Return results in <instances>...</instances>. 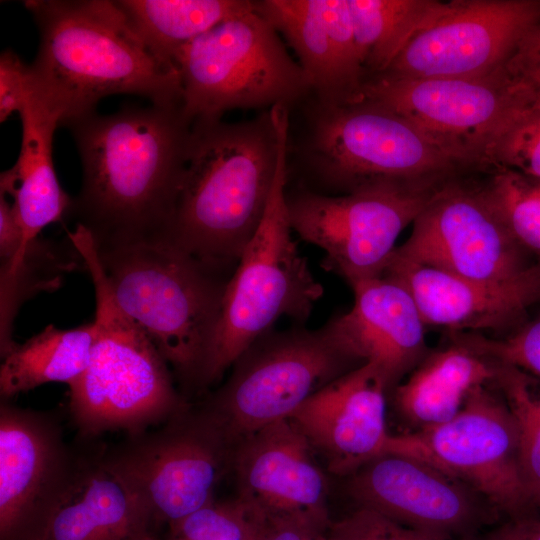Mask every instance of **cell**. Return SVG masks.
<instances>
[{
  "label": "cell",
  "instance_id": "obj_1",
  "mask_svg": "<svg viewBox=\"0 0 540 540\" xmlns=\"http://www.w3.org/2000/svg\"><path fill=\"white\" fill-rule=\"evenodd\" d=\"M183 106H125L67 127L83 168L68 214L97 247L164 236L172 217L191 135Z\"/></svg>",
  "mask_w": 540,
  "mask_h": 540
},
{
  "label": "cell",
  "instance_id": "obj_2",
  "mask_svg": "<svg viewBox=\"0 0 540 540\" xmlns=\"http://www.w3.org/2000/svg\"><path fill=\"white\" fill-rule=\"evenodd\" d=\"M40 34L30 65L34 91L60 125L96 112L112 94L183 106L179 69L156 57L110 0H27Z\"/></svg>",
  "mask_w": 540,
  "mask_h": 540
},
{
  "label": "cell",
  "instance_id": "obj_3",
  "mask_svg": "<svg viewBox=\"0 0 540 540\" xmlns=\"http://www.w3.org/2000/svg\"><path fill=\"white\" fill-rule=\"evenodd\" d=\"M278 157L266 111L249 121L193 122L172 217L163 237L232 275L267 205Z\"/></svg>",
  "mask_w": 540,
  "mask_h": 540
},
{
  "label": "cell",
  "instance_id": "obj_4",
  "mask_svg": "<svg viewBox=\"0 0 540 540\" xmlns=\"http://www.w3.org/2000/svg\"><path fill=\"white\" fill-rule=\"evenodd\" d=\"M96 249L119 308L148 336L184 390L197 392L231 276L163 236Z\"/></svg>",
  "mask_w": 540,
  "mask_h": 540
},
{
  "label": "cell",
  "instance_id": "obj_5",
  "mask_svg": "<svg viewBox=\"0 0 540 540\" xmlns=\"http://www.w3.org/2000/svg\"><path fill=\"white\" fill-rule=\"evenodd\" d=\"M67 237L79 251L95 292V338L90 362L69 385V412L78 433L135 434L157 426L190 404L148 336L117 305L91 233L76 225Z\"/></svg>",
  "mask_w": 540,
  "mask_h": 540
},
{
  "label": "cell",
  "instance_id": "obj_6",
  "mask_svg": "<svg viewBox=\"0 0 540 540\" xmlns=\"http://www.w3.org/2000/svg\"><path fill=\"white\" fill-rule=\"evenodd\" d=\"M278 157L262 220L245 247L223 296L219 321L202 367L198 391L221 379L229 367L281 317L303 325L323 287L292 238L286 188L289 110L275 107Z\"/></svg>",
  "mask_w": 540,
  "mask_h": 540
},
{
  "label": "cell",
  "instance_id": "obj_7",
  "mask_svg": "<svg viewBox=\"0 0 540 540\" xmlns=\"http://www.w3.org/2000/svg\"><path fill=\"white\" fill-rule=\"evenodd\" d=\"M306 159L317 193L378 184L441 187L465 167L401 116L363 100L317 103Z\"/></svg>",
  "mask_w": 540,
  "mask_h": 540
},
{
  "label": "cell",
  "instance_id": "obj_8",
  "mask_svg": "<svg viewBox=\"0 0 540 540\" xmlns=\"http://www.w3.org/2000/svg\"><path fill=\"white\" fill-rule=\"evenodd\" d=\"M361 365L337 317L314 330L303 325L271 329L236 360L228 380L200 406L236 445L289 418L317 391Z\"/></svg>",
  "mask_w": 540,
  "mask_h": 540
},
{
  "label": "cell",
  "instance_id": "obj_9",
  "mask_svg": "<svg viewBox=\"0 0 540 540\" xmlns=\"http://www.w3.org/2000/svg\"><path fill=\"white\" fill-rule=\"evenodd\" d=\"M183 111L191 121L233 109L290 107L313 92L299 62L255 7L185 45L176 57Z\"/></svg>",
  "mask_w": 540,
  "mask_h": 540
},
{
  "label": "cell",
  "instance_id": "obj_10",
  "mask_svg": "<svg viewBox=\"0 0 540 540\" xmlns=\"http://www.w3.org/2000/svg\"><path fill=\"white\" fill-rule=\"evenodd\" d=\"M235 445L203 408L188 406L163 423L130 434L104 452L135 491L152 522L169 526L210 503Z\"/></svg>",
  "mask_w": 540,
  "mask_h": 540
},
{
  "label": "cell",
  "instance_id": "obj_11",
  "mask_svg": "<svg viewBox=\"0 0 540 540\" xmlns=\"http://www.w3.org/2000/svg\"><path fill=\"white\" fill-rule=\"evenodd\" d=\"M442 187L378 184L335 196L300 186L286 191L289 222L325 252L323 269L351 285L382 275L400 233Z\"/></svg>",
  "mask_w": 540,
  "mask_h": 540
},
{
  "label": "cell",
  "instance_id": "obj_12",
  "mask_svg": "<svg viewBox=\"0 0 540 540\" xmlns=\"http://www.w3.org/2000/svg\"><path fill=\"white\" fill-rule=\"evenodd\" d=\"M503 66L470 79L369 77L353 101L392 111L463 166L480 168L488 146L532 104Z\"/></svg>",
  "mask_w": 540,
  "mask_h": 540
},
{
  "label": "cell",
  "instance_id": "obj_13",
  "mask_svg": "<svg viewBox=\"0 0 540 540\" xmlns=\"http://www.w3.org/2000/svg\"><path fill=\"white\" fill-rule=\"evenodd\" d=\"M384 453L423 460L514 517L530 501L520 470L515 417L485 386L473 391L451 419L415 433L390 435Z\"/></svg>",
  "mask_w": 540,
  "mask_h": 540
},
{
  "label": "cell",
  "instance_id": "obj_14",
  "mask_svg": "<svg viewBox=\"0 0 540 540\" xmlns=\"http://www.w3.org/2000/svg\"><path fill=\"white\" fill-rule=\"evenodd\" d=\"M540 21L536 0H455L376 76L470 79L501 68ZM374 77V76H373Z\"/></svg>",
  "mask_w": 540,
  "mask_h": 540
},
{
  "label": "cell",
  "instance_id": "obj_15",
  "mask_svg": "<svg viewBox=\"0 0 540 540\" xmlns=\"http://www.w3.org/2000/svg\"><path fill=\"white\" fill-rule=\"evenodd\" d=\"M515 240L479 188L449 182L413 222L393 255L465 278L504 281L528 267Z\"/></svg>",
  "mask_w": 540,
  "mask_h": 540
},
{
  "label": "cell",
  "instance_id": "obj_16",
  "mask_svg": "<svg viewBox=\"0 0 540 540\" xmlns=\"http://www.w3.org/2000/svg\"><path fill=\"white\" fill-rule=\"evenodd\" d=\"M80 463L52 414L1 399L0 540H34Z\"/></svg>",
  "mask_w": 540,
  "mask_h": 540
},
{
  "label": "cell",
  "instance_id": "obj_17",
  "mask_svg": "<svg viewBox=\"0 0 540 540\" xmlns=\"http://www.w3.org/2000/svg\"><path fill=\"white\" fill-rule=\"evenodd\" d=\"M306 437L289 419L240 440L232 469L238 499L250 510L320 536L329 527L328 483Z\"/></svg>",
  "mask_w": 540,
  "mask_h": 540
},
{
  "label": "cell",
  "instance_id": "obj_18",
  "mask_svg": "<svg viewBox=\"0 0 540 540\" xmlns=\"http://www.w3.org/2000/svg\"><path fill=\"white\" fill-rule=\"evenodd\" d=\"M388 388L379 369L365 363L317 391L289 419L330 472L349 476L384 453Z\"/></svg>",
  "mask_w": 540,
  "mask_h": 540
},
{
  "label": "cell",
  "instance_id": "obj_19",
  "mask_svg": "<svg viewBox=\"0 0 540 540\" xmlns=\"http://www.w3.org/2000/svg\"><path fill=\"white\" fill-rule=\"evenodd\" d=\"M347 487L361 507L448 537L471 531L480 520L478 505L463 482L408 455L375 457L349 475Z\"/></svg>",
  "mask_w": 540,
  "mask_h": 540
},
{
  "label": "cell",
  "instance_id": "obj_20",
  "mask_svg": "<svg viewBox=\"0 0 540 540\" xmlns=\"http://www.w3.org/2000/svg\"><path fill=\"white\" fill-rule=\"evenodd\" d=\"M255 7L294 49L317 103L340 105L356 98L365 73L348 0H263Z\"/></svg>",
  "mask_w": 540,
  "mask_h": 540
},
{
  "label": "cell",
  "instance_id": "obj_21",
  "mask_svg": "<svg viewBox=\"0 0 540 540\" xmlns=\"http://www.w3.org/2000/svg\"><path fill=\"white\" fill-rule=\"evenodd\" d=\"M411 294L425 325L453 331L496 329L540 296V268L504 281L465 278L391 255L383 273Z\"/></svg>",
  "mask_w": 540,
  "mask_h": 540
},
{
  "label": "cell",
  "instance_id": "obj_22",
  "mask_svg": "<svg viewBox=\"0 0 540 540\" xmlns=\"http://www.w3.org/2000/svg\"><path fill=\"white\" fill-rule=\"evenodd\" d=\"M350 286L354 304L337 316L341 332L354 357L375 365L390 387L421 361L426 325L399 282L381 275Z\"/></svg>",
  "mask_w": 540,
  "mask_h": 540
},
{
  "label": "cell",
  "instance_id": "obj_23",
  "mask_svg": "<svg viewBox=\"0 0 540 540\" xmlns=\"http://www.w3.org/2000/svg\"><path fill=\"white\" fill-rule=\"evenodd\" d=\"M139 496L103 457L81 459L69 489L34 540H130L149 530Z\"/></svg>",
  "mask_w": 540,
  "mask_h": 540
},
{
  "label": "cell",
  "instance_id": "obj_24",
  "mask_svg": "<svg viewBox=\"0 0 540 540\" xmlns=\"http://www.w3.org/2000/svg\"><path fill=\"white\" fill-rule=\"evenodd\" d=\"M19 115L20 153L15 165L1 173L0 191L12 198L25 249L44 227L68 215L72 198L59 184L53 163V135L60 126L59 114L33 90Z\"/></svg>",
  "mask_w": 540,
  "mask_h": 540
},
{
  "label": "cell",
  "instance_id": "obj_25",
  "mask_svg": "<svg viewBox=\"0 0 540 540\" xmlns=\"http://www.w3.org/2000/svg\"><path fill=\"white\" fill-rule=\"evenodd\" d=\"M497 367L457 340L419 362L396 387V406L420 429L443 423L459 412L473 391L496 380Z\"/></svg>",
  "mask_w": 540,
  "mask_h": 540
},
{
  "label": "cell",
  "instance_id": "obj_26",
  "mask_svg": "<svg viewBox=\"0 0 540 540\" xmlns=\"http://www.w3.org/2000/svg\"><path fill=\"white\" fill-rule=\"evenodd\" d=\"M95 338L94 323L72 329L50 324L40 333L15 346L2 357L1 399L51 382L76 381L86 370Z\"/></svg>",
  "mask_w": 540,
  "mask_h": 540
},
{
  "label": "cell",
  "instance_id": "obj_27",
  "mask_svg": "<svg viewBox=\"0 0 540 540\" xmlns=\"http://www.w3.org/2000/svg\"><path fill=\"white\" fill-rule=\"evenodd\" d=\"M116 4L149 50L175 67L179 51L189 42L254 8V1L248 0H118Z\"/></svg>",
  "mask_w": 540,
  "mask_h": 540
},
{
  "label": "cell",
  "instance_id": "obj_28",
  "mask_svg": "<svg viewBox=\"0 0 540 540\" xmlns=\"http://www.w3.org/2000/svg\"><path fill=\"white\" fill-rule=\"evenodd\" d=\"M445 4L434 0H348L365 79L385 71Z\"/></svg>",
  "mask_w": 540,
  "mask_h": 540
},
{
  "label": "cell",
  "instance_id": "obj_29",
  "mask_svg": "<svg viewBox=\"0 0 540 540\" xmlns=\"http://www.w3.org/2000/svg\"><path fill=\"white\" fill-rule=\"evenodd\" d=\"M78 268L85 269V264L68 237L57 241L39 236L13 263L0 267L1 358L17 343L13 323L22 304L42 291L57 289L64 276Z\"/></svg>",
  "mask_w": 540,
  "mask_h": 540
},
{
  "label": "cell",
  "instance_id": "obj_30",
  "mask_svg": "<svg viewBox=\"0 0 540 540\" xmlns=\"http://www.w3.org/2000/svg\"><path fill=\"white\" fill-rule=\"evenodd\" d=\"M479 189L515 240L540 256V180L492 169Z\"/></svg>",
  "mask_w": 540,
  "mask_h": 540
},
{
  "label": "cell",
  "instance_id": "obj_31",
  "mask_svg": "<svg viewBox=\"0 0 540 540\" xmlns=\"http://www.w3.org/2000/svg\"><path fill=\"white\" fill-rule=\"evenodd\" d=\"M496 380L500 383L518 430V456L529 500L540 503V416L534 396L520 370L499 364Z\"/></svg>",
  "mask_w": 540,
  "mask_h": 540
},
{
  "label": "cell",
  "instance_id": "obj_32",
  "mask_svg": "<svg viewBox=\"0 0 540 540\" xmlns=\"http://www.w3.org/2000/svg\"><path fill=\"white\" fill-rule=\"evenodd\" d=\"M480 168L540 180V102L524 108L486 149Z\"/></svg>",
  "mask_w": 540,
  "mask_h": 540
},
{
  "label": "cell",
  "instance_id": "obj_33",
  "mask_svg": "<svg viewBox=\"0 0 540 540\" xmlns=\"http://www.w3.org/2000/svg\"><path fill=\"white\" fill-rule=\"evenodd\" d=\"M169 527L168 540H249L251 515L238 498L212 500Z\"/></svg>",
  "mask_w": 540,
  "mask_h": 540
},
{
  "label": "cell",
  "instance_id": "obj_34",
  "mask_svg": "<svg viewBox=\"0 0 540 540\" xmlns=\"http://www.w3.org/2000/svg\"><path fill=\"white\" fill-rule=\"evenodd\" d=\"M448 536L399 523L373 509L359 506L332 521L318 540H447Z\"/></svg>",
  "mask_w": 540,
  "mask_h": 540
},
{
  "label": "cell",
  "instance_id": "obj_35",
  "mask_svg": "<svg viewBox=\"0 0 540 540\" xmlns=\"http://www.w3.org/2000/svg\"><path fill=\"white\" fill-rule=\"evenodd\" d=\"M457 340L500 364L526 370L540 377V321L503 340L479 335H461Z\"/></svg>",
  "mask_w": 540,
  "mask_h": 540
},
{
  "label": "cell",
  "instance_id": "obj_36",
  "mask_svg": "<svg viewBox=\"0 0 540 540\" xmlns=\"http://www.w3.org/2000/svg\"><path fill=\"white\" fill-rule=\"evenodd\" d=\"M33 91V76L26 65L12 50H4L0 56V121L20 112Z\"/></svg>",
  "mask_w": 540,
  "mask_h": 540
},
{
  "label": "cell",
  "instance_id": "obj_37",
  "mask_svg": "<svg viewBox=\"0 0 540 540\" xmlns=\"http://www.w3.org/2000/svg\"><path fill=\"white\" fill-rule=\"evenodd\" d=\"M503 67L533 103L540 102V21L523 36Z\"/></svg>",
  "mask_w": 540,
  "mask_h": 540
},
{
  "label": "cell",
  "instance_id": "obj_38",
  "mask_svg": "<svg viewBox=\"0 0 540 540\" xmlns=\"http://www.w3.org/2000/svg\"><path fill=\"white\" fill-rule=\"evenodd\" d=\"M24 250V234L13 201L0 191V267L18 259Z\"/></svg>",
  "mask_w": 540,
  "mask_h": 540
},
{
  "label": "cell",
  "instance_id": "obj_39",
  "mask_svg": "<svg viewBox=\"0 0 540 540\" xmlns=\"http://www.w3.org/2000/svg\"><path fill=\"white\" fill-rule=\"evenodd\" d=\"M249 511L251 515L249 540H318V535L301 525L263 516L250 509Z\"/></svg>",
  "mask_w": 540,
  "mask_h": 540
},
{
  "label": "cell",
  "instance_id": "obj_40",
  "mask_svg": "<svg viewBox=\"0 0 540 540\" xmlns=\"http://www.w3.org/2000/svg\"><path fill=\"white\" fill-rule=\"evenodd\" d=\"M482 540H540V518L513 517L490 531Z\"/></svg>",
  "mask_w": 540,
  "mask_h": 540
},
{
  "label": "cell",
  "instance_id": "obj_41",
  "mask_svg": "<svg viewBox=\"0 0 540 540\" xmlns=\"http://www.w3.org/2000/svg\"><path fill=\"white\" fill-rule=\"evenodd\" d=\"M130 540H161L154 535L150 530L137 534ZM168 540V539H167Z\"/></svg>",
  "mask_w": 540,
  "mask_h": 540
},
{
  "label": "cell",
  "instance_id": "obj_42",
  "mask_svg": "<svg viewBox=\"0 0 540 540\" xmlns=\"http://www.w3.org/2000/svg\"><path fill=\"white\" fill-rule=\"evenodd\" d=\"M534 403H535V408H536V410H537V412H538V414L540 416V398H536L534 396Z\"/></svg>",
  "mask_w": 540,
  "mask_h": 540
}]
</instances>
